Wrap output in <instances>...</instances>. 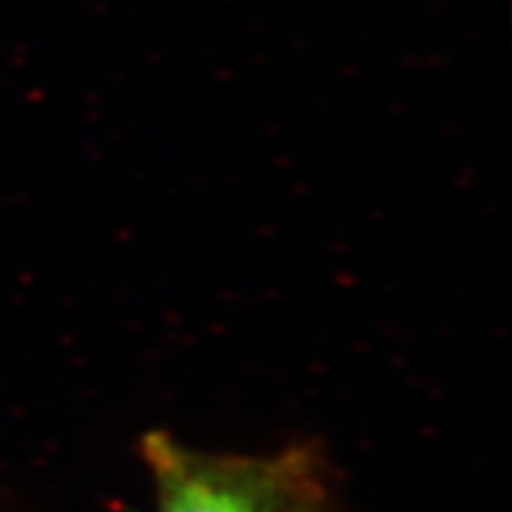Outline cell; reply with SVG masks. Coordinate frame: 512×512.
Here are the masks:
<instances>
[{
  "instance_id": "6da1fadb",
  "label": "cell",
  "mask_w": 512,
  "mask_h": 512,
  "mask_svg": "<svg viewBox=\"0 0 512 512\" xmlns=\"http://www.w3.org/2000/svg\"><path fill=\"white\" fill-rule=\"evenodd\" d=\"M139 450L155 481L157 512H330V468L317 445L225 455L149 432Z\"/></svg>"
}]
</instances>
